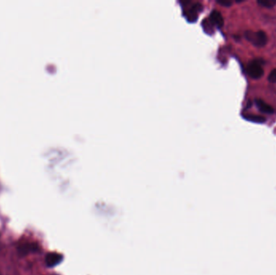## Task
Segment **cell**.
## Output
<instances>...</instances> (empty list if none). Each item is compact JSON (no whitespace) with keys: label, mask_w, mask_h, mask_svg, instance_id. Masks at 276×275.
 I'll use <instances>...</instances> for the list:
<instances>
[{"label":"cell","mask_w":276,"mask_h":275,"mask_svg":"<svg viewBox=\"0 0 276 275\" xmlns=\"http://www.w3.org/2000/svg\"><path fill=\"white\" fill-rule=\"evenodd\" d=\"M245 37L248 41L257 47H264L267 43V36L263 31L259 32L246 31L245 33Z\"/></svg>","instance_id":"obj_1"},{"label":"cell","mask_w":276,"mask_h":275,"mask_svg":"<svg viewBox=\"0 0 276 275\" xmlns=\"http://www.w3.org/2000/svg\"><path fill=\"white\" fill-rule=\"evenodd\" d=\"M263 61L261 60H254L250 61L247 66V74L252 79H260L263 75Z\"/></svg>","instance_id":"obj_2"},{"label":"cell","mask_w":276,"mask_h":275,"mask_svg":"<svg viewBox=\"0 0 276 275\" xmlns=\"http://www.w3.org/2000/svg\"><path fill=\"white\" fill-rule=\"evenodd\" d=\"M39 250V247L35 243H25L18 246L17 252L20 257L27 256L31 253H36Z\"/></svg>","instance_id":"obj_3"},{"label":"cell","mask_w":276,"mask_h":275,"mask_svg":"<svg viewBox=\"0 0 276 275\" xmlns=\"http://www.w3.org/2000/svg\"><path fill=\"white\" fill-rule=\"evenodd\" d=\"M63 259V257L61 254L57 253H50L47 254L45 258L46 266L48 267H54L57 266Z\"/></svg>","instance_id":"obj_4"},{"label":"cell","mask_w":276,"mask_h":275,"mask_svg":"<svg viewBox=\"0 0 276 275\" xmlns=\"http://www.w3.org/2000/svg\"><path fill=\"white\" fill-rule=\"evenodd\" d=\"M255 104L259 109V111H262V112L266 113V114H273L274 113V108L263 100H259V99L255 100Z\"/></svg>","instance_id":"obj_5"},{"label":"cell","mask_w":276,"mask_h":275,"mask_svg":"<svg viewBox=\"0 0 276 275\" xmlns=\"http://www.w3.org/2000/svg\"><path fill=\"white\" fill-rule=\"evenodd\" d=\"M211 19L212 21H213L215 25H217V26H219V27H221L223 24H224V19H223L222 15H221V14L220 13V12H217V11H213V12H212Z\"/></svg>","instance_id":"obj_6"},{"label":"cell","mask_w":276,"mask_h":275,"mask_svg":"<svg viewBox=\"0 0 276 275\" xmlns=\"http://www.w3.org/2000/svg\"><path fill=\"white\" fill-rule=\"evenodd\" d=\"M244 119H245L246 121H251V122L254 123H259V124H263V123L266 122V121H267L265 117L255 115H245L244 116Z\"/></svg>","instance_id":"obj_7"},{"label":"cell","mask_w":276,"mask_h":275,"mask_svg":"<svg viewBox=\"0 0 276 275\" xmlns=\"http://www.w3.org/2000/svg\"><path fill=\"white\" fill-rule=\"evenodd\" d=\"M257 3L261 7L267 8H274L276 4V1L274 0H259Z\"/></svg>","instance_id":"obj_8"},{"label":"cell","mask_w":276,"mask_h":275,"mask_svg":"<svg viewBox=\"0 0 276 275\" xmlns=\"http://www.w3.org/2000/svg\"><path fill=\"white\" fill-rule=\"evenodd\" d=\"M268 81L271 83H275L276 82V69L273 70L270 73V75L268 76Z\"/></svg>","instance_id":"obj_9"},{"label":"cell","mask_w":276,"mask_h":275,"mask_svg":"<svg viewBox=\"0 0 276 275\" xmlns=\"http://www.w3.org/2000/svg\"><path fill=\"white\" fill-rule=\"evenodd\" d=\"M220 3V4H222V5H224V6H230L231 4H232V3L229 2V1H223V2H218Z\"/></svg>","instance_id":"obj_10"}]
</instances>
